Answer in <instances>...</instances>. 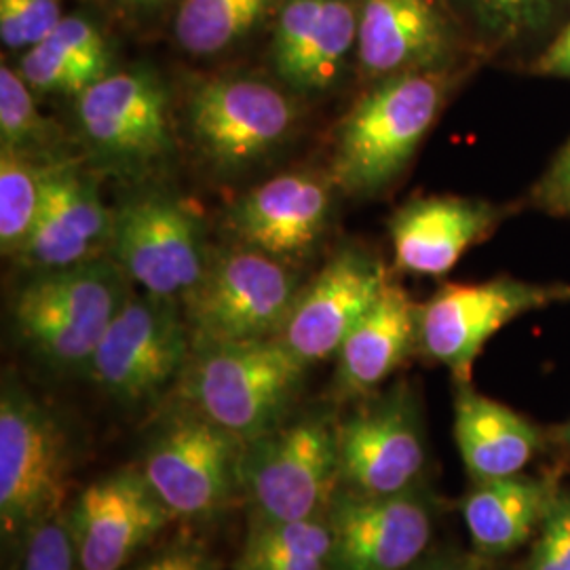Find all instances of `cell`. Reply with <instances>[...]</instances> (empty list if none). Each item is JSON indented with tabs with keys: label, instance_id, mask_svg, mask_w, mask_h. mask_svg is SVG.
<instances>
[{
	"label": "cell",
	"instance_id": "cell-1",
	"mask_svg": "<svg viewBox=\"0 0 570 570\" xmlns=\"http://www.w3.org/2000/svg\"><path fill=\"white\" fill-rule=\"evenodd\" d=\"M306 367L277 338L193 346L180 397L247 444L285 423Z\"/></svg>",
	"mask_w": 570,
	"mask_h": 570
},
{
	"label": "cell",
	"instance_id": "cell-2",
	"mask_svg": "<svg viewBox=\"0 0 570 570\" xmlns=\"http://www.w3.org/2000/svg\"><path fill=\"white\" fill-rule=\"evenodd\" d=\"M127 298V275L115 261L96 258L35 273L13 298V330L45 366L85 374L106 327Z\"/></svg>",
	"mask_w": 570,
	"mask_h": 570
},
{
	"label": "cell",
	"instance_id": "cell-3",
	"mask_svg": "<svg viewBox=\"0 0 570 570\" xmlns=\"http://www.w3.org/2000/svg\"><path fill=\"white\" fill-rule=\"evenodd\" d=\"M442 70L376 81L338 127L332 180L351 195L393 183L428 136L449 96Z\"/></svg>",
	"mask_w": 570,
	"mask_h": 570
},
{
	"label": "cell",
	"instance_id": "cell-4",
	"mask_svg": "<svg viewBox=\"0 0 570 570\" xmlns=\"http://www.w3.org/2000/svg\"><path fill=\"white\" fill-rule=\"evenodd\" d=\"M72 446L60 419L13 376L0 391V527L20 541L26 530L66 510Z\"/></svg>",
	"mask_w": 570,
	"mask_h": 570
},
{
	"label": "cell",
	"instance_id": "cell-5",
	"mask_svg": "<svg viewBox=\"0 0 570 570\" xmlns=\"http://www.w3.org/2000/svg\"><path fill=\"white\" fill-rule=\"evenodd\" d=\"M303 289L292 266L254 247L218 254L183 301L193 346L275 338Z\"/></svg>",
	"mask_w": 570,
	"mask_h": 570
},
{
	"label": "cell",
	"instance_id": "cell-6",
	"mask_svg": "<svg viewBox=\"0 0 570 570\" xmlns=\"http://www.w3.org/2000/svg\"><path fill=\"white\" fill-rule=\"evenodd\" d=\"M239 478L252 522H292L324 513L338 489L336 421L306 414L247 442Z\"/></svg>",
	"mask_w": 570,
	"mask_h": 570
},
{
	"label": "cell",
	"instance_id": "cell-7",
	"mask_svg": "<svg viewBox=\"0 0 570 570\" xmlns=\"http://www.w3.org/2000/svg\"><path fill=\"white\" fill-rule=\"evenodd\" d=\"M244 450L242 438L180 404L148 438L140 471L176 520H202L242 494Z\"/></svg>",
	"mask_w": 570,
	"mask_h": 570
},
{
	"label": "cell",
	"instance_id": "cell-8",
	"mask_svg": "<svg viewBox=\"0 0 570 570\" xmlns=\"http://www.w3.org/2000/svg\"><path fill=\"white\" fill-rule=\"evenodd\" d=\"M190 353L183 305L138 294L106 327L85 374L121 406H146L180 383Z\"/></svg>",
	"mask_w": 570,
	"mask_h": 570
},
{
	"label": "cell",
	"instance_id": "cell-9",
	"mask_svg": "<svg viewBox=\"0 0 570 570\" xmlns=\"http://www.w3.org/2000/svg\"><path fill=\"white\" fill-rule=\"evenodd\" d=\"M110 252L144 294L180 305L209 265L199 216L167 190H144L115 209Z\"/></svg>",
	"mask_w": 570,
	"mask_h": 570
},
{
	"label": "cell",
	"instance_id": "cell-10",
	"mask_svg": "<svg viewBox=\"0 0 570 570\" xmlns=\"http://www.w3.org/2000/svg\"><path fill=\"white\" fill-rule=\"evenodd\" d=\"M336 449L341 489L366 497L419 489L428 449L419 406L406 383L367 395L336 421Z\"/></svg>",
	"mask_w": 570,
	"mask_h": 570
},
{
	"label": "cell",
	"instance_id": "cell-11",
	"mask_svg": "<svg viewBox=\"0 0 570 570\" xmlns=\"http://www.w3.org/2000/svg\"><path fill=\"white\" fill-rule=\"evenodd\" d=\"M570 298L564 285L499 277L484 284L442 285L419 306V348L446 366L459 385L471 383L478 355L490 338L530 311Z\"/></svg>",
	"mask_w": 570,
	"mask_h": 570
},
{
	"label": "cell",
	"instance_id": "cell-12",
	"mask_svg": "<svg viewBox=\"0 0 570 570\" xmlns=\"http://www.w3.org/2000/svg\"><path fill=\"white\" fill-rule=\"evenodd\" d=\"M77 121L104 164L142 174L171 150V106L161 77L136 66L112 70L77 96Z\"/></svg>",
	"mask_w": 570,
	"mask_h": 570
},
{
	"label": "cell",
	"instance_id": "cell-13",
	"mask_svg": "<svg viewBox=\"0 0 570 570\" xmlns=\"http://www.w3.org/2000/svg\"><path fill=\"white\" fill-rule=\"evenodd\" d=\"M186 119L205 159L235 171L275 153L294 131L298 108L273 82L254 77H220L190 91Z\"/></svg>",
	"mask_w": 570,
	"mask_h": 570
},
{
	"label": "cell",
	"instance_id": "cell-14",
	"mask_svg": "<svg viewBox=\"0 0 570 570\" xmlns=\"http://www.w3.org/2000/svg\"><path fill=\"white\" fill-rule=\"evenodd\" d=\"M326 515L327 570H407L425 558L435 530V505L421 489L366 497L338 487Z\"/></svg>",
	"mask_w": 570,
	"mask_h": 570
},
{
	"label": "cell",
	"instance_id": "cell-15",
	"mask_svg": "<svg viewBox=\"0 0 570 570\" xmlns=\"http://www.w3.org/2000/svg\"><path fill=\"white\" fill-rule=\"evenodd\" d=\"M387 282L381 261L360 247H343L311 284L303 285L275 338L305 366L336 357Z\"/></svg>",
	"mask_w": 570,
	"mask_h": 570
},
{
	"label": "cell",
	"instance_id": "cell-16",
	"mask_svg": "<svg viewBox=\"0 0 570 570\" xmlns=\"http://www.w3.org/2000/svg\"><path fill=\"white\" fill-rule=\"evenodd\" d=\"M66 510L82 570H121L176 520L134 468L94 480Z\"/></svg>",
	"mask_w": 570,
	"mask_h": 570
},
{
	"label": "cell",
	"instance_id": "cell-17",
	"mask_svg": "<svg viewBox=\"0 0 570 570\" xmlns=\"http://www.w3.org/2000/svg\"><path fill=\"white\" fill-rule=\"evenodd\" d=\"M112 218L96 180L77 161L58 159L42 197L41 212L20 254L16 256L35 273L60 271L102 258L110 249Z\"/></svg>",
	"mask_w": 570,
	"mask_h": 570
},
{
	"label": "cell",
	"instance_id": "cell-18",
	"mask_svg": "<svg viewBox=\"0 0 570 570\" xmlns=\"http://www.w3.org/2000/svg\"><path fill=\"white\" fill-rule=\"evenodd\" d=\"M332 190L313 171H287L252 188L228 214L242 245L284 261L303 258L326 235Z\"/></svg>",
	"mask_w": 570,
	"mask_h": 570
},
{
	"label": "cell",
	"instance_id": "cell-19",
	"mask_svg": "<svg viewBox=\"0 0 570 570\" xmlns=\"http://www.w3.org/2000/svg\"><path fill=\"white\" fill-rule=\"evenodd\" d=\"M360 68L374 81L435 72L454 51V28L440 0H357Z\"/></svg>",
	"mask_w": 570,
	"mask_h": 570
},
{
	"label": "cell",
	"instance_id": "cell-20",
	"mask_svg": "<svg viewBox=\"0 0 570 570\" xmlns=\"http://www.w3.org/2000/svg\"><path fill=\"white\" fill-rule=\"evenodd\" d=\"M357 0H282L271 58L294 91L320 94L341 79L357 49Z\"/></svg>",
	"mask_w": 570,
	"mask_h": 570
},
{
	"label": "cell",
	"instance_id": "cell-21",
	"mask_svg": "<svg viewBox=\"0 0 570 570\" xmlns=\"http://www.w3.org/2000/svg\"><path fill=\"white\" fill-rule=\"evenodd\" d=\"M419 306L402 285L387 282L336 353L332 393L338 402L376 393L406 362L419 346Z\"/></svg>",
	"mask_w": 570,
	"mask_h": 570
},
{
	"label": "cell",
	"instance_id": "cell-22",
	"mask_svg": "<svg viewBox=\"0 0 570 570\" xmlns=\"http://www.w3.org/2000/svg\"><path fill=\"white\" fill-rule=\"evenodd\" d=\"M499 209L478 199L423 197L400 207L389 225L395 265L407 273L444 275L469 247L489 237Z\"/></svg>",
	"mask_w": 570,
	"mask_h": 570
},
{
	"label": "cell",
	"instance_id": "cell-23",
	"mask_svg": "<svg viewBox=\"0 0 570 570\" xmlns=\"http://www.w3.org/2000/svg\"><path fill=\"white\" fill-rule=\"evenodd\" d=\"M454 440L473 482L518 475L541 449V431L469 385L454 397Z\"/></svg>",
	"mask_w": 570,
	"mask_h": 570
},
{
	"label": "cell",
	"instance_id": "cell-24",
	"mask_svg": "<svg viewBox=\"0 0 570 570\" xmlns=\"http://www.w3.org/2000/svg\"><path fill=\"white\" fill-rule=\"evenodd\" d=\"M558 490L551 482L511 475L475 482L463 501V518L473 546L487 556H505L520 548L550 508Z\"/></svg>",
	"mask_w": 570,
	"mask_h": 570
},
{
	"label": "cell",
	"instance_id": "cell-25",
	"mask_svg": "<svg viewBox=\"0 0 570 570\" xmlns=\"http://www.w3.org/2000/svg\"><path fill=\"white\" fill-rule=\"evenodd\" d=\"M112 66L110 47L98 23L82 16H68L37 47L21 56V79L35 94L81 96L104 79Z\"/></svg>",
	"mask_w": 570,
	"mask_h": 570
},
{
	"label": "cell",
	"instance_id": "cell-26",
	"mask_svg": "<svg viewBox=\"0 0 570 570\" xmlns=\"http://www.w3.org/2000/svg\"><path fill=\"white\" fill-rule=\"evenodd\" d=\"M330 551L326 511L292 522H252L235 570H327Z\"/></svg>",
	"mask_w": 570,
	"mask_h": 570
},
{
	"label": "cell",
	"instance_id": "cell-27",
	"mask_svg": "<svg viewBox=\"0 0 570 570\" xmlns=\"http://www.w3.org/2000/svg\"><path fill=\"white\" fill-rule=\"evenodd\" d=\"M279 0H183L174 37L193 56H216L245 41Z\"/></svg>",
	"mask_w": 570,
	"mask_h": 570
},
{
	"label": "cell",
	"instance_id": "cell-28",
	"mask_svg": "<svg viewBox=\"0 0 570 570\" xmlns=\"http://www.w3.org/2000/svg\"><path fill=\"white\" fill-rule=\"evenodd\" d=\"M56 161L0 148V249L4 256H18L28 242Z\"/></svg>",
	"mask_w": 570,
	"mask_h": 570
},
{
	"label": "cell",
	"instance_id": "cell-29",
	"mask_svg": "<svg viewBox=\"0 0 570 570\" xmlns=\"http://www.w3.org/2000/svg\"><path fill=\"white\" fill-rule=\"evenodd\" d=\"M58 125L39 112L35 91L21 79L20 70L0 66V148L20 150L32 157L51 159L49 150L58 142Z\"/></svg>",
	"mask_w": 570,
	"mask_h": 570
},
{
	"label": "cell",
	"instance_id": "cell-30",
	"mask_svg": "<svg viewBox=\"0 0 570 570\" xmlns=\"http://www.w3.org/2000/svg\"><path fill=\"white\" fill-rule=\"evenodd\" d=\"M18 543V570H82L68 510L37 522Z\"/></svg>",
	"mask_w": 570,
	"mask_h": 570
},
{
	"label": "cell",
	"instance_id": "cell-31",
	"mask_svg": "<svg viewBox=\"0 0 570 570\" xmlns=\"http://www.w3.org/2000/svg\"><path fill=\"white\" fill-rule=\"evenodd\" d=\"M478 23L497 39L537 32L558 13L560 0H465Z\"/></svg>",
	"mask_w": 570,
	"mask_h": 570
},
{
	"label": "cell",
	"instance_id": "cell-32",
	"mask_svg": "<svg viewBox=\"0 0 570 570\" xmlns=\"http://www.w3.org/2000/svg\"><path fill=\"white\" fill-rule=\"evenodd\" d=\"M61 20V0H0V39L11 51L37 47Z\"/></svg>",
	"mask_w": 570,
	"mask_h": 570
},
{
	"label": "cell",
	"instance_id": "cell-33",
	"mask_svg": "<svg viewBox=\"0 0 570 570\" xmlns=\"http://www.w3.org/2000/svg\"><path fill=\"white\" fill-rule=\"evenodd\" d=\"M529 570H570V494L556 492L541 520Z\"/></svg>",
	"mask_w": 570,
	"mask_h": 570
},
{
	"label": "cell",
	"instance_id": "cell-34",
	"mask_svg": "<svg viewBox=\"0 0 570 570\" xmlns=\"http://www.w3.org/2000/svg\"><path fill=\"white\" fill-rule=\"evenodd\" d=\"M131 570H223L204 548L195 543H171L155 551Z\"/></svg>",
	"mask_w": 570,
	"mask_h": 570
},
{
	"label": "cell",
	"instance_id": "cell-35",
	"mask_svg": "<svg viewBox=\"0 0 570 570\" xmlns=\"http://www.w3.org/2000/svg\"><path fill=\"white\" fill-rule=\"evenodd\" d=\"M537 199L553 212L570 214V142L551 165L550 174L537 190Z\"/></svg>",
	"mask_w": 570,
	"mask_h": 570
},
{
	"label": "cell",
	"instance_id": "cell-36",
	"mask_svg": "<svg viewBox=\"0 0 570 570\" xmlns=\"http://www.w3.org/2000/svg\"><path fill=\"white\" fill-rule=\"evenodd\" d=\"M537 72L570 79V21L562 35L551 42L548 51L537 61Z\"/></svg>",
	"mask_w": 570,
	"mask_h": 570
},
{
	"label": "cell",
	"instance_id": "cell-37",
	"mask_svg": "<svg viewBox=\"0 0 570 570\" xmlns=\"http://www.w3.org/2000/svg\"><path fill=\"white\" fill-rule=\"evenodd\" d=\"M407 570H490L484 562L469 558V556H456V553H442L433 558H421L414 567Z\"/></svg>",
	"mask_w": 570,
	"mask_h": 570
},
{
	"label": "cell",
	"instance_id": "cell-38",
	"mask_svg": "<svg viewBox=\"0 0 570 570\" xmlns=\"http://www.w3.org/2000/svg\"><path fill=\"white\" fill-rule=\"evenodd\" d=\"M106 2H110L115 7H121V9H129V11H146V9L164 7V4H169L174 0H106Z\"/></svg>",
	"mask_w": 570,
	"mask_h": 570
},
{
	"label": "cell",
	"instance_id": "cell-39",
	"mask_svg": "<svg viewBox=\"0 0 570 570\" xmlns=\"http://www.w3.org/2000/svg\"><path fill=\"white\" fill-rule=\"evenodd\" d=\"M567 440H569V442H570V425H569V428H567Z\"/></svg>",
	"mask_w": 570,
	"mask_h": 570
}]
</instances>
